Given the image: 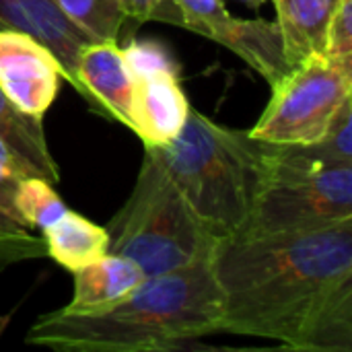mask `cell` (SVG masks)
Returning <instances> with one entry per match:
<instances>
[{
  "instance_id": "obj_24",
  "label": "cell",
  "mask_w": 352,
  "mask_h": 352,
  "mask_svg": "<svg viewBox=\"0 0 352 352\" xmlns=\"http://www.w3.org/2000/svg\"><path fill=\"white\" fill-rule=\"evenodd\" d=\"M0 169L8 171V173H14V175H33V171L29 169V165L0 138Z\"/></svg>"
},
{
  "instance_id": "obj_7",
  "label": "cell",
  "mask_w": 352,
  "mask_h": 352,
  "mask_svg": "<svg viewBox=\"0 0 352 352\" xmlns=\"http://www.w3.org/2000/svg\"><path fill=\"white\" fill-rule=\"evenodd\" d=\"M62 64L33 35L0 29V89L25 113L43 118L60 93Z\"/></svg>"
},
{
  "instance_id": "obj_6",
  "label": "cell",
  "mask_w": 352,
  "mask_h": 352,
  "mask_svg": "<svg viewBox=\"0 0 352 352\" xmlns=\"http://www.w3.org/2000/svg\"><path fill=\"white\" fill-rule=\"evenodd\" d=\"M352 101V60H332L322 52L303 58L272 85V97L252 130L270 144H311Z\"/></svg>"
},
{
  "instance_id": "obj_11",
  "label": "cell",
  "mask_w": 352,
  "mask_h": 352,
  "mask_svg": "<svg viewBox=\"0 0 352 352\" xmlns=\"http://www.w3.org/2000/svg\"><path fill=\"white\" fill-rule=\"evenodd\" d=\"M0 29H16L45 43L64 70V80L74 89L76 60L89 37L80 33L52 0H0Z\"/></svg>"
},
{
  "instance_id": "obj_8",
  "label": "cell",
  "mask_w": 352,
  "mask_h": 352,
  "mask_svg": "<svg viewBox=\"0 0 352 352\" xmlns=\"http://www.w3.org/2000/svg\"><path fill=\"white\" fill-rule=\"evenodd\" d=\"M194 33L231 50L260 76H264L270 87L291 70L276 21L233 16L221 2V6H214L198 23Z\"/></svg>"
},
{
  "instance_id": "obj_9",
  "label": "cell",
  "mask_w": 352,
  "mask_h": 352,
  "mask_svg": "<svg viewBox=\"0 0 352 352\" xmlns=\"http://www.w3.org/2000/svg\"><path fill=\"white\" fill-rule=\"evenodd\" d=\"M78 93L130 128L134 74L118 41H89L76 60Z\"/></svg>"
},
{
  "instance_id": "obj_4",
  "label": "cell",
  "mask_w": 352,
  "mask_h": 352,
  "mask_svg": "<svg viewBox=\"0 0 352 352\" xmlns=\"http://www.w3.org/2000/svg\"><path fill=\"white\" fill-rule=\"evenodd\" d=\"M105 229L109 254L134 260L144 276L206 262L219 243L151 146L128 200Z\"/></svg>"
},
{
  "instance_id": "obj_12",
  "label": "cell",
  "mask_w": 352,
  "mask_h": 352,
  "mask_svg": "<svg viewBox=\"0 0 352 352\" xmlns=\"http://www.w3.org/2000/svg\"><path fill=\"white\" fill-rule=\"evenodd\" d=\"M72 274L74 293L64 309L78 316H93L111 309L146 278L134 260L109 252Z\"/></svg>"
},
{
  "instance_id": "obj_20",
  "label": "cell",
  "mask_w": 352,
  "mask_h": 352,
  "mask_svg": "<svg viewBox=\"0 0 352 352\" xmlns=\"http://www.w3.org/2000/svg\"><path fill=\"white\" fill-rule=\"evenodd\" d=\"M128 66L136 76H146V74H157V72H171V74H179V64L175 62V58L171 56V52L153 39L146 41H138V39H130L128 45L124 47Z\"/></svg>"
},
{
  "instance_id": "obj_25",
  "label": "cell",
  "mask_w": 352,
  "mask_h": 352,
  "mask_svg": "<svg viewBox=\"0 0 352 352\" xmlns=\"http://www.w3.org/2000/svg\"><path fill=\"white\" fill-rule=\"evenodd\" d=\"M239 2H243V4H248V6H252V8H260L264 2H268V0H239Z\"/></svg>"
},
{
  "instance_id": "obj_18",
  "label": "cell",
  "mask_w": 352,
  "mask_h": 352,
  "mask_svg": "<svg viewBox=\"0 0 352 352\" xmlns=\"http://www.w3.org/2000/svg\"><path fill=\"white\" fill-rule=\"evenodd\" d=\"M295 155L316 165H352V101L334 118L328 132L311 144H287Z\"/></svg>"
},
{
  "instance_id": "obj_19",
  "label": "cell",
  "mask_w": 352,
  "mask_h": 352,
  "mask_svg": "<svg viewBox=\"0 0 352 352\" xmlns=\"http://www.w3.org/2000/svg\"><path fill=\"white\" fill-rule=\"evenodd\" d=\"M45 256V243L0 208V268Z\"/></svg>"
},
{
  "instance_id": "obj_1",
  "label": "cell",
  "mask_w": 352,
  "mask_h": 352,
  "mask_svg": "<svg viewBox=\"0 0 352 352\" xmlns=\"http://www.w3.org/2000/svg\"><path fill=\"white\" fill-rule=\"evenodd\" d=\"M221 332L291 351L352 352V219L307 233L219 241Z\"/></svg>"
},
{
  "instance_id": "obj_22",
  "label": "cell",
  "mask_w": 352,
  "mask_h": 352,
  "mask_svg": "<svg viewBox=\"0 0 352 352\" xmlns=\"http://www.w3.org/2000/svg\"><path fill=\"white\" fill-rule=\"evenodd\" d=\"M324 56L332 60H352V0H340L326 29Z\"/></svg>"
},
{
  "instance_id": "obj_3",
  "label": "cell",
  "mask_w": 352,
  "mask_h": 352,
  "mask_svg": "<svg viewBox=\"0 0 352 352\" xmlns=\"http://www.w3.org/2000/svg\"><path fill=\"white\" fill-rule=\"evenodd\" d=\"M151 148L217 241L241 235L268 177V142L190 107L182 132Z\"/></svg>"
},
{
  "instance_id": "obj_14",
  "label": "cell",
  "mask_w": 352,
  "mask_h": 352,
  "mask_svg": "<svg viewBox=\"0 0 352 352\" xmlns=\"http://www.w3.org/2000/svg\"><path fill=\"white\" fill-rule=\"evenodd\" d=\"M41 239L45 243V256L68 272H76L109 252L107 229L70 208L41 231Z\"/></svg>"
},
{
  "instance_id": "obj_16",
  "label": "cell",
  "mask_w": 352,
  "mask_h": 352,
  "mask_svg": "<svg viewBox=\"0 0 352 352\" xmlns=\"http://www.w3.org/2000/svg\"><path fill=\"white\" fill-rule=\"evenodd\" d=\"M58 10L89 37V41H118L126 33V16L118 0H52Z\"/></svg>"
},
{
  "instance_id": "obj_10",
  "label": "cell",
  "mask_w": 352,
  "mask_h": 352,
  "mask_svg": "<svg viewBox=\"0 0 352 352\" xmlns=\"http://www.w3.org/2000/svg\"><path fill=\"white\" fill-rule=\"evenodd\" d=\"M190 107L179 74L157 72L136 76L130 128L144 146H165L182 132Z\"/></svg>"
},
{
  "instance_id": "obj_13",
  "label": "cell",
  "mask_w": 352,
  "mask_h": 352,
  "mask_svg": "<svg viewBox=\"0 0 352 352\" xmlns=\"http://www.w3.org/2000/svg\"><path fill=\"white\" fill-rule=\"evenodd\" d=\"M276 25L283 37L287 62L299 64L303 58L324 50L328 23L340 0H272Z\"/></svg>"
},
{
  "instance_id": "obj_21",
  "label": "cell",
  "mask_w": 352,
  "mask_h": 352,
  "mask_svg": "<svg viewBox=\"0 0 352 352\" xmlns=\"http://www.w3.org/2000/svg\"><path fill=\"white\" fill-rule=\"evenodd\" d=\"M126 16V37L132 39L134 31L146 21H161L182 27V14L175 0H118Z\"/></svg>"
},
{
  "instance_id": "obj_23",
  "label": "cell",
  "mask_w": 352,
  "mask_h": 352,
  "mask_svg": "<svg viewBox=\"0 0 352 352\" xmlns=\"http://www.w3.org/2000/svg\"><path fill=\"white\" fill-rule=\"evenodd\" d=\"M19 182H21V175H14V173H8V171L0 169V208L4 212H8L12 219H16L14 196H16Z\"/></svg>"
},
{
  "instance_id": "obj_17",
  "label": "cell",
  "mask_w": 352,
  "mask_h": 352,
  "mask_svg": "<svg viewBox=\"0 0 352 352\" xmlns=\"http://www.w3.org/2000/svg\"><path fill=\"white\" fill-rule=\"evenodd\" d=\"M14 208L21 225L39 231L50 227L68 210L60 194L54 190V184L37 175L21 177L14 196Z\"/></svg>"
},
{
  "instance_id": "obj_5",
  "label": "cell",
  "mask_w": 352,
  "mask_h": 352,
  "mask_svg": "<svg viewBox=\"0 0 352 352\" xmlns=\"http://www.w3.org/2000/svg\"><path fill=\"white\" fill-rule=\"evenodd\" d=\"M270 144V142H268ZM352 219V165H316L270 144L268 177L237 237L307 233Z\"/></svg>"
},
{
  "instance_id": "obj_2",
  "label": "cell",
  "mask_w": 352,
  "mask_h": 352,
  "mask_svg": "<svg viewBox=\"0 0 352 352\" xmlns=\"http://www.w3.org/2000/svg\"><path fill=\"white\" fill-rule=\"evenodd\" d=\"M221 332V293L210 260L146 276L107 311L37 318L25 342L58 352H157Z\"/></svg>"
},
{
  "instance_id": "obj_15",
  "label": "cell",
  "mask_w": 352,
  "mask_h": 352,
  "mask_svg": "<svg viewBox=\"0 0 352 352\" xmlns=\"http://www.w3.org/2000/svg\"><path fill=\"white\" fill-rule=\"evenodd\" d=\"M41 120L43 118L21 111L0 89V138L29 165L33 175L56 186L60 182V171L50 155Z\"/></svg>"
}]
</instances>
